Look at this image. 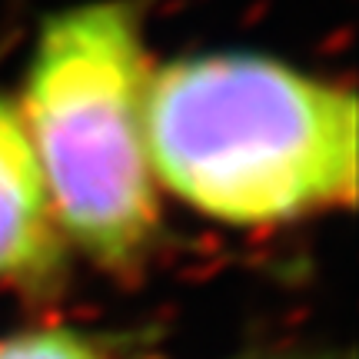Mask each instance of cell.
I'll return each instance as SVG.
<instances>
[{
	"mask_svg": "<svg viewBox=\"0 0 359 359\" xmlns=\"http://www.w3.org/2000/svg\"><path fill=\"white\" fill-rule=\"evenodd\" d=\"M0 359H103L74 330H27L0 339Z\"/></svg>",
	"mask_w": 359,
	"mask_h": 359,
	"instance_id": "cell-4",
	"label": "cell"
},
{
	"mask_svg": "<svg viewBox=\"0 0 359 359\" xmlns=\"http://www.w3.org/2000/svg\"><path fill=\"white\" fill-rule=\"evenodd\" d=\"M154 60L137 0H77L37 27L17 110L64 236L127 269L160 226L147 147Z\"/></svg>",
	"mask_w": 359,
	"mask_h": 359,
	"instance_id": "cell-2",
	"label": "cell"
},
{
	"mask_svg": "<svg viewBox=\"0 0 359 359\" xmlns=\"http://www.w3.org/2000/svg\"><path fill=\"white\" fill-rule=\"evenodd\" d=\"M64 269V230L17 100L0 90V280L47 290Z\"/></svg>",
	"mask_w": 359,
	"mask_h": 359,
	"instance_id": "cell-3",
	"label": "cell"
},
{
	"mask_svg": "<svg viewBox=\"0 0 359 359\" xmlns=\"http://www.w3.org/2000/svg\"><path fill=\"white\" fill-rule=\"evenodd\" d=\"M154 180L233 226H269L349 203L356 97L263 50H196L154 67Z\"/></svg>",
	"mask_w": 359,
	"mask_h": 359,
	"instance_id": "cell-1",
	"label": "cell"
}]
</instances>
